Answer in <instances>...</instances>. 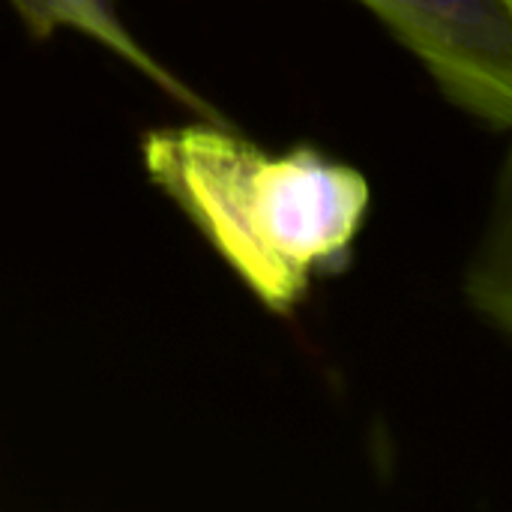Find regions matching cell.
Returning <instances> with one entry per match:
<instances>
[{"label": "cell", "instance_id": "obj_2", "mask_svg": "<svg viewBox=\"0 0 512 512\" xmlns=\"http://www.w3.org/2000/svg\"><path fill=\"white\" fill-rule=\"evenodd\" d=\"M477 123L512 132V0H354Z\"/></svg>", "mask_w": 512, "mask_h": 512}, {"label": "cell", "instance_id": "obj_1", "mask_svg": "<svg viewBox=\"0 0 512 512\" xmlns=\"http://www.w3.org/2000/svg\"><path fill=\"white\" fill-rule=\"evenodd\" d=\"M141 159L273 315H291L318 279L351 264L372 213L360 168L309 144L270 153L228 120L147 132Z\"/></svg>", "mask_w": 512, "mask_h": 512}, {"label": "cell", "instance_id": "obj_3", "mask_svg": "<svg viewBox=\"0 0 512 512\" xmlns=\"http://www.w3.org/2000/svg\"><path fill=\"white\" fill-rule=\"evenodd\" d=\"M27 33L33 39H51L60 30L81 33L102 48H108L114 57L135 66L144 78H150L156 87H162L171 99L192 108L201 120H225L219 108H213L207 99H201L186 81H180L168 66H162L123 24L117 0H6Z\"/></svg>", "mask_w": 512, "mask_h": 512}]
</instances>
